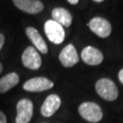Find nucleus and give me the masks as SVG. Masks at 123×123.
Instances as JSON below:
<instances>
[{
  "instance_id": "nucleus-1",
  "label": "nucleus",
  "mask_w": 123,
  "mask_h": 123,
  "mask_svg": "<svg viewBox=\"0 0 123 123\" xmlns=\"http://www.w3.org/2000/svg\"><path fill=\"white\" fill-rule=\"evenodd\" d=\"M96 91L102 98L108 101L115 100L119 96V90L115 83L109 79H100L96 83Z\"/></svg>"
},
{
  "instance_id": "nucleus-2",
  "label": "nucleus",
  "mask_w": 123,
  "mask_h": 123,
  "mask_svg": "<svg viewBox=\"0 0 123 123\" xmlns=\"http://www.w3.org/2000/svg\"><path fill=\"white\" fill-rule=\"evenodd\" d=\"M79 112L84 119L91 123L100 121L103 117L100 107L96 103L90 101L83 102L82 104H80L79 107Z\"/></svg>"
},
{
  "instance_id": "nucleus-3",
  "label": "nucleus",
  "mask_w": 123,
  "mask_h": 123,
  "mask_svg": "<svg viewBox=\"0 0 123 123\" xmlns=\"http://www.w3.org/2000/svg\"><path fill=\"white\" fill-rule=\"evenodd\" d=\"M44 30L49 41L54 44H61L65 39V30L63 26L53 19L45 23Z\"/></svg>"
},
{
  "instance_id": "nucleus-4",
  "label": "nucleus",
  "mask_w": 123,
  "mask_h": 123,
  "mask_svg": "<svg viewBox=\"0 0 123 123\" xmlns=\"http://www.w3.org/2000/svg\"><path fill=\"white\" fill-rule=\"evenodd\" d=\"M34 106L30 99L22 98L17 104L16 123H28L33 117Z\"/></svg>"
},
{
  "instance_id": "nucleus-5",
  "label": "nucleus",
  "mask_w": 123,
  "mask_h": 123,
  "mask_svg": "<svg viewBox=\"0 0 123 123\" xmlns=\"http://www.w3.org/2000/svg\"><path fill=\"white\" fill-rule=\"evenodd\" d=\"M54 83L44 77L32 78L26 81L23 85V88L29 92H41L53 88Z\"/></svg>"
},
{
  "instance_id": "nucleus-6",
  "label": "nucleus",
  "mask_w": 123,
  "mask_h": 123,
  "mask_svg": "<svg viewBox=\"0 0 123 123\" xmlns=\"http://www.w3.org/2000/svg\"><path fill=\"white\" fill-rule=\"evenodd\" d=\"M22 63L27 68L37 70L41 67L42 59L35 48L27 47L22 54Z\"/></svg>"
},
{
  "instance_id": "nucleus-7",
  "label": "nucleus",
  "mask_w": 123,
  "mask_h": 123,
  "mask_svg": "<svg viewBox=\"0 0 123 123\" xmlns=\"http://www.w3.org/2000/svg\"><path fill=\"white\" fill-rule=\"evenodd\" d=\"M88 26L94 34L102 38L108 37L111 33L110 23L102 18H92L88 23Z\"/></svg>"
},
{
  "instance_id": "nucleus-8",
  "label": "nucleus",
  "mask_w": 123,
  "mask_h": 123,
  "mask_svg": "<svg viewBox=\"0 0 123 123\" xmlns=\"http://www.w3.org/2000/svg\"><path fill=\"white\" fill-rule=\"evenodd\" d=\"M59 61L66 68H71L75 66L79 60V57L77 52V49L72 44H68L61 50L58 56Z\"/></svg>"
},
{
  "instance_id": "nucleus-9",
  "label": "nucleus",
  "mask_w": 123,
  "mask_h": 123,
  "mask_svg": "<svg viewBox=\"0 0 123 123\" xmlns=\"http://www.w3.org/2000/svg\"><path fill=\"white\" fill-rule=\"evenodd\" d=\"M81 58L87 65L97 66L103 61V54L96 48L88 46L81 51Z\"/></svg>"
},
{
  "instance_id": "nucleus-10",
  "label": "nucleus",
  "mask_w": 123,
  "mask_h": 123,
  "mask_svg": "<svg viewBox=\"0 0 123 123\" xmlns=\"http://www.w3.org/2000/svg\"><path fill=\"white\" fill-rule=\"evenodd\" d=\"M13 3L18 9L32 15L40 13L44 9V5L39 0H13Z\"/></svg>"
},
{
  "instance_id": "nucleus-11",
  "label": "nucleus",
  "mask_w": 123,
  "mask_h": 123,
  "mask_svg": "<svg viewBox=\"0 0 123 123\" xmlns=\"http://www.w3.org/2000/svg\"><path fill=\"white\" fill-rule=\"evenodd\" d=\"M61 105V99L56 94H51L46 98L41 106V114L44 117H51Z\"/></svg>"
},
{
  "instance_id": "nucleus-12",
  "label": "nucleus",
  "mask_w": 123,
  "mask_h": 123,
  "mask_svg": "<svg viewBox=\"0 0 123 123\" xmlns=\"http://www.w3.org/2000/svg\"><path fill=\"white\" fill-rule=\"evenodd\" d=\"M26 34L37 50H39L42 54H47L48 53V51H49L48 46H47L46 42L43 39V37L39 34V32L36 28L32 27V26L26 27Z\"/></svg>"
},
{
  "instance_id": "nucleus-13",
  "label": "nucleus",
  "mask_w": 123,
  "mask_h": 123,
  "mask_svg": "<svg viewBox=\"0 0 123 123\" xmlns=\"http://www.w3.org/2000/svg\"><path fill=\"white\" fill-rule=\"evenodd\" d=\"M52 18L62 26H69L72 23V15L63 7H56L52 10Z\"/></svg>"
},
{
  "instance_id": "nucleus-14",
  "label": "nucleus",
  "mask_w": 123,
  "mask_h": 123,
  "mask_svg": "<svg viewBox=\"0 0 123 123\" xmlns=\"http://www.w3.org/2000/svg\"><path fill=\"white\" fill-rule=\"evenodd\" d=\"M19 82V76L15 72L8 73L0 79V93H6Z\"/></svg>"
},
{
  "instance_id": "nucleus-15",
  "label": "nucleus",
  "mask_w": 123,
  "mask_h": 123,
  "mask_svg": "<svg viewBox=\"0 0 123 123\" xmlns=\"http://www.w3.org/2000/svg\"><path fill=\"white\" fill-rule=\"evenodd\" d=\"M0 123H6V117L1 110H0Z\"/></svg>"
},
{
  "instance_id": "nucleus-16",
  "label": "nucleus",
  "mask_w": 123,
  "mask_h": 123,
  "mask_svg": "<svg viewBox=\"0 0 123 123\" xmlns=\"http://www.w3.org/2000/svg\"><path fill=\"white\" fill-rule=\"evenodd\" d=\"M4 43H5V37H4L3 34H1V33H0V50H1V49L3 48Z\"/></svg>"
},
{
  "instance_id": "nucleus-17",
  "label": "nucleus",
  "mask_w": 123,
  "mask_h": 123,
  "mask_svg": "<svg viewBox=\"0 0 123 123\" xmlns=\"http://www.w3.org/2000/svg\"><path fill=\"white\" fill-rule=\"evenodd\" d=\"M119 81L123 84V68L120 69L119 72Z\"/></svg>"
},
{
  "instance_id": "nucleus-18",
  "label": "nucleus",
  "mask_w": 123,
  "mask_h": 123,
  "mask_svg": "<svg viewBox=\"0 0 123 123\" xmlns=\"http://www.w3.org/2000/svg\"><path fill=\"white\" fill-rule=\"evenodd\" d=\"M71 5H77L79 3V0H68Z\"/></svg>"
},
{
  "instance_id": "nucleus-19",
  "label": "nucleus",
  "mask_w": 123,
  "mask_h": 123,
  "mask_svg": "<svg viewBox=\"0 0 123 123\" xmlns=\"http://www.w3.org/2000/svg\"><path fill=\"white\" fill-rule=\"evenodd\" d=\"M2 71H3V66H2V64L0 63V74L2 73Z\"/></svg>"
},
{
  "instance_id": "nucleus-20",
  "label": "nucleus",
  "mask_w": 123,
  "mask_h": 123,
  "mask_svg": "<svg viewBox=\"0 0 123 123\" xmlns=\"http://www.w3.org/2000/svg\"><path fill=\"white\" fill-rule=\"evenodd\" d=\"M95 2H98V3H100V2H102V1H104V0H94Z\"/></svg>"
}]
</instances>
